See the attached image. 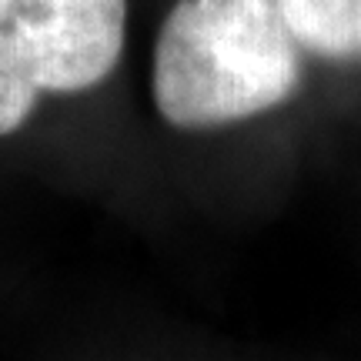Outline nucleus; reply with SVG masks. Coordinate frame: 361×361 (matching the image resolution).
I'll list each match as a JSON object with an SVG mask.
<instances>
[{
    "instance_id": "obj_3",
    "label": "nucleus",
    "mask_w": 361,
    "mask_h": 361,
    "mask_svg": "<svg viewBox=\"0 0 361 361\" xmlns=\"http://www.w3.org/2000/svg\"><path fill=\"white\" fill-rule=\"evenodd\" d=\"M301 51L361 61V0H274Z\"/></svg>"
},
{
    "instance_id": "obj_1",
    "label": "nucleus",
    "mask_w": 361,
    "mask_h": 361,
    "mask_svg": "<svg viewBox=\"0 0 361 361\" xmlns=\"http://www.w3.org/2000/svg\"><path fill=\"white\" fill-rule=\"evenodd\" d=\"M301 47L274 0H178L154 44L157 114L207 130L291 101Z\"/></svg>"
},
{
    "instance_id": "obj_2",
    "label": "nucleus",
    "mask_w": 361,
    "mask_h": 361,
    "mask_svg": "<svg viewBox=\"0 0 361 361\" xmlns=\"http://www.w3.org/2000/svg\"><path fill=\"white\" fill-rule=\"evenodd\" d=\"M128 0H0V137L40 94L97 87L124 51Z\"/></svg>"
}]
</instances>
